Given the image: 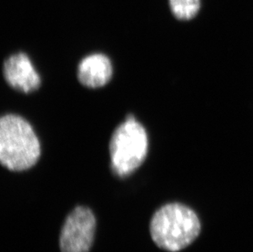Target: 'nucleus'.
<instances>
[{"instance_id":"obj_1","label":"nucleus","mask_w":253,"mask_h":252,"mask_svg":"<svg viewBox=\"0 0 253 252\" xmlns=\"http://www.w3.org/2000/svg\"><path fill=\"white\" fill-rule=\"evenodd\" d=\"M201 231L200 220L189 207L170 203L161 207L151 219L152 239L158 248L176 252L194 242Z\"/></svg>"},{"instance_id":"obj_2","label":"nucleus","mask_w":253,"mask_h":252,"mask_svg":"<svg viewBox=\"0 0 253 252\" xmlns=\"http://www.w3.org/2000/svg\"><path fill=\"white\" fill-rule=\"evenodd\" d=\"M41 143L33 128L17 115H5L0 120V162L12 171H23L37 163Z\"/></svg>"},{"instance_id":"obj_3","label":"nucleus","mask_w":253,"mask_h":252,"mask_svg":"<svg viewBox=\"0 0 253 252\" xmlns=\"http://www.w3.org/2000/svg\"><path fill=\"white\" fill-rule=\"evenodd\" d=\"M148 149V134L133 116L127 117L113 132L109 152L115 174L126 177L143 164Z\"/></svg>"},{"instance_id":"obj_4","label":"nucleus","mask_w":253,"mask_h":252,"mask_svg":"<svg viewBox=\"0 0 253 252\" xmlns=\"http://www.w3.org/2000/svg\"><path fill=\"white\" fill-rule=\"evenodd\" d=\"M95 229L96 219L93 212L87 207H76L62 226L59 240L61 252H89Z\"/></svg>"},{"instance_id":"obj_5","label":"nucleus","mask_w":253,"mask_h":252,"mask_svg":"<svg viewBox=\"0 0 253 252\" xmlns=\"http://www.w3.org/2000/svg\"><path fill=\"white\" fill-rule=\"evenodd\" d=\"M2 73L8 85L22 93H33L41 86V76L24 52H17L5 60Z\"/></svg>"},{"instance_id":"obj_6","label":"nucleus","mask_w":253,"mask_h":252,"mask_svg":"<svg viewBox=\"0 0 253 252\" xmlns=\"http://www.w3.org/2000/svg\"><path fill=\"white\" fill-rule=\"evenodd\" d=\"M77 76L80 82L85 87L100 88L110 81L113 76V65L106 55H88L80 62Z\"/></svg>"},{"instance_id":"obj_7","label":"nucleus","mask_w":253,"mask_h":252,"mask_svg":"<svg viewBox=\"0 0 253 252\" xmlns=\"http://www.w3.org/2000/svg\"><path fill=\"white\" fill-rule=\"evenodd\" d=\"M172 14L179 21L194 19L201 9V0H168Z\"/></svg>"}]
</instances>
